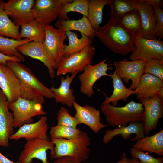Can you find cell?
<instances>
[{"mask_svg": "<svg viewBox=\"0 0 163 163\" xmlns=\"http://www.w3.org/2000/svg\"><path fill=\"white\" fill-rule=\"evenodd\" d=\"M94 36L115 54L126 55L135 49L134 37L116 18L110 17L105 24L94 31Z\"/></svg>", "mask_w": 163, "mask_h": 163, "instance_id": "6da1fadb", "label": "cell"}, {"mask_svg": "<svg viewBox=\"0 0 163 163\" xmlns=\"http://www.w3.org/2000/svg\"><path fill=\"white\" fill-rule=\"evenodd\" d=\"M6 64L13 70L20 81L21 97L35 101L42 104L45 102V97L54 98L50 88L40 82L30 69L20 62L11 61H8Z\"/></svg>", "mask_w": 163, "mask_h": 163, "instance_id": "7a4b0ae2", "label": "cell"}, {"mask_svg": "<svg viewBox=\"0 0 163 163\" xmlns=\"http://www.w3.org/2000/svg\"><path fill=\"white\" fill-rule=\"evenodd\" d=\"M101 110L108 125L126 126L130 123L142 122L144 107L141 103L132 100L122 107L114 106L110 104L101 106Z\"/></svg>", "mask_w": 163, "mask_h": 163, "instance_id": "3957f363", "label": "cell"}, {"mask_svg": "<svg viewBox=\"0 0 163 163\" xmlns=\"http://www.w3.org/2000/svg\"><path fill=\"white\" fill-rule=\"evenodd\" d=\"M54 144L55 158L64 156L74 158L80 162L89 157L91 143L87 133L82 131L77 136L71 139H57L51 140Z\"/></svg>", "mask_w": 163, "mask_h": 163, "instance_id": "277c9868", "label": "cell"}, {"mask_svg": "<svg viewBox=\"0 0 163 163\" xmlns=\"http://www.w3.org/2000/svg\"><path fill=\"white\" fill-rule=\"evenodd\" d=\"M8 107L12 112L15 128L32 123L34 121L33 118L34 117L46 114L43 109L42 104L35 101L21 97L14 102L9 103Z\"/></svg>", "mask_w": 163, "mask_h": 163, "instance_id": "5b68a950", "label": "cell"}, {"mask_svg": "<svg viewBox=\"0 0 163 163\" xmlns=\"http://www.w3.org/2000/svg\"><path fill=\"white\" fill-rule=\"evenodd\" d=\"M95 50V47L91 45L68 57H63L57 64L56 75L83 72L85 67L91 64Z\"/></svg>", "mask_w": 163, "mask_h": 163, "instance_id": "8992f818", "label": "cell"}, {"mask_svg": "<svg viewBox=\"0 0 163 163\" xmlns=\"http://www.w3.org/2000/svg\"><path fill=\"white\" fill-rule=\"evenodd\" d=\"M50 150V157L55 158L54 144L49 139H34L27 140L21 152L17 163H33L37 158L42 163H49L47 151Z\"/></svg>", "mask_w": 163, "mask_h": 163, "instance_id": "52a82bcc", "label": "cell"}, {"mask_svg": "<svg viewBox=\"0 0 163 163\" xmlns=\"http://www.w3.org/2000/svg\"><path fill=\"white\" fill-rule=\"evenodd\" d=\"M144 107L143 118L144 134L147 136L157 128L159 119L163 117V96L157 94L140 100Z\"/></svg>", "mask_w": 163, "mask_h": 163, "instance_id": "ba28073f", "label": "cell"}, {"mask_svg": "<svg viewBox=\"0 0 163 163\" xmlns=\"http://www.w3.org/2000/svg\"><path fill=\"white\" fill-rule=\"evenodd\" d=\"M72 0H37L33 7L34 20L44 28L58 18L63 5Z\"/></svg>", "mask_w": 163, "mask_h": 163, "instance_id": "9c48e42d", "label": "cell"}, {"mask_svg": "<svg viewBox=\"0 0 163 163\" xmlns=\"http://www.w3.org/2000/svg\"><path fill=\"white\" fill-rule=\"evenodd\" d=\"M146 60L143 59L129 61L124 59L113 62L115 67L114 72L116 75L126 84L131 80L132 83L129 88L134 90L140 79L144 73Z\"/></svg>", "mask_w": 163, "mask_h": 163, "instance_id": "30bf717a", "label": "cell"}, {"mask_svg": "<svg viewBox=\"0 0 163 163\" xmlns=\"http://www.w3.org/2000/svg\"><path fill=\"white\" fill-rule=\"evenodd\" d=\"M135 49L129 56L131 60L146 61L153 59L163 60V41L148 39L140 37H133Z\"/></svg>", "mask_w": 163, "mask_h": 163, "instance_id": "8fae6325", "label": "cell"}, {"mask_svg": "<svg viewBox=\"0 0 163 163\" xmlns=\"http://www.w3.org/2000/svg\"><path fill=\"white\" fill-rule=\"evenodd\" d=\"M104 59L95 65L90 64L87 66L79 76L80 82V92L88 97H91L94 94L93 86L95 82L104 76H110L107 73L108 70L112 68L109 67Z\"/></svg>", "mask_w": 163, "mask_h": 163, "instance_id": "7c38bea8", "label": "cell"}, {"mask_svg": "<svg viewBox=\"0 0 163 163\" xmlns=\"http://www.w3.org/2000/svg\"><path fill=\"white\" fill-rule=\"evenodd\" d=\"M44 30V47L57 65L64 57V41L67 37L66 32L50 24L45 26Z\"/></svg>", "mask_w": 163, "mask_h": 163, "instance_id": "4fadbf2b", "label": "cell"}, {"mask_svg": "<svg viewBox=\"0 0 163 163\" xmlns=\"http://www.w3.org/2000/svg\"><path fill=\"white\" fill-rule=\"evenodd\" d=\"M34 0H9L3 4L4 8L14 23L19 26L34 20Z\"/></svg>", "mask_w": 163, "mask_h": 163, "instance_id": "5bb4252c", "label": "cell"}, {"mask_svg": "<svg viewBox=\"0 0 163 163\" xmlns=\"http://www.w3.org/2000/svg\"><path fill=\"white\" fill-rule=\"evenodd\" d=\"M0 88L9 103L21 97L20 81L13 70L6 64L0 63Z\"/></svg>", "mask_w": 163, "mask_h": 163, "instance_id": "9a60e30c", "label": "cell"}, {"mask_svg": "<svg viewBox=\"0 0 163 163\" xmlns=\"http://www.w3.org/2000/svg\"><path fill=\"white\" fill-rule=\"evenodd\" d=\"M17 49L21 54L42 62L47 68L50 77L52 79L54 77L57 65L47 52L43 43L30 41L22 44Z\"/></svg>", "mask_w": 163, "mask_h": 163, "instance_id": "2e32d148", "label": "cell"}, {"mask_svg": "<svg viewBox=\"0 0 163 163\" xmlns=\"http://www.w3.org/2000/svg\"><path fill=\"white\" fill-rule=\"evenodd\" d=\"M73 106L76 111L74 117L80 124L86 125L94 133H98L101 129L108 125L101 122L100 112L95 107L88 104L81 106L75 101L73 102Z\"/></svg>", "mask_w": 163, "mask_h": 163, "instance_id": "e0dca14e", "label": "cell"}, {"mask_svg": "<svg viewBox=\"0 0 163 163\" xmlns=\"http://www.w3.org/2000/svg\"><path fill=\"white\" fill-rule=\"evenodd\" d=\"M9 102L0 88V146L7 147L14 133V118L9 110Z\"/></svg>", "mask_w": 163, "mask_h": 163, "instance_id": "ac0fdd59", "label": "cell"}, {"mask_svg": "<svg viewBox=\"0 0 163 163\" xmlns=\"http://www.w3.org/2000/svg\"><path fill=\"white\" fill-rule=\"evenodd\" d=\"M47 117L44 116L37 122L24 124L10 137V140L24 138L26 141L34 139H49L47 135Z\"/></svg>", "mask_w": 163, "mask_h": 163, "instance_id": "d6986e66", "label": "cell"}, {"mask_svg": "<svg viewBox=\"0 0 163 163\" xmlns=\"http://www.w3.org/2000/svg\"><path fill=\"white\" fill-rule=\"evenodd\" d=\"M135 90L139 100L157 94L163 96V81L153 75L144 73Z\"/></svg>", "mask_w": 163, "mask_h": 163, "instance_id": "ffe728a7", "label": "cell"}, {"mask_svg": "<svg viewBox=\"0 0 163 163\" xmlns=\"http://www.w3.org/2000/svg\"><path fill=\"white\" fill-rule=\"evenodd\" d=\"M129 125L116 127L113 129L106 130L103 138V142L105 144H107L115 136L120 135L125 140L131 138L132 134H136L133 138H131L130 141H137L144 137V134L143 124L142 122L130 123Z\"/></svg>", "mask_w": 163, "mask_h": 163, "instance_id": "44dd1931", "label": "cell"}, {"mask_svg": "<svg viewBox=\"0 0 163 163\" xmlns=\"http://www.w3.org/2000/svg\"><path fill=\"white\" fill-rule=\"evenodd\" d=\"M139 10L141 25L140 37L148 39L158 37L155 30V21L153 7L148 5L140 3Z\"/></svg>", "mask_w": 163, "mask_h": 163, "instance_id": "7402d4cb", "label": "cell"}, {"mask_svg": "<svg viewBox=\"0 0 163 163\" xmlns=\"http://www.w3.org/2000/svg\"><path fill=\"white\" fill-rule=\"evenodd\" d=\"M78 74L75 73L71 76L67 75L65 78L63 76L60 77L61 82L59 87L56 88L53 86L50 89L53 93L54 98L56 103H60L66 105L68 107L73 106V102L75 98L73 94V88H71V84L75 77Z\"/></svg>", "mask_w": 163, "mask_h": 163, "instance_id": "603a6c76", "label": "cell"}, {"mask_svg": "<svg viewBox=\"0 0 163 163\" xmlns=\"http://www.w3.org/2000/svg\"><path fill=\"white\" fill-rule=\"evenodd\" d=\"M55 25L57 28L65 32L77 30L92 40L94 37V30L88 18L84 16L76 20L59 19Z\"/></svg>", "mask_w": 163, "mask_h": 163, "instance_id": "cb8c5ba5", "label": "cell"}, {"mask_svg": "<svg viewBox=\"0 0 163 163\" xmlns=\"http://www.w3.org/2000/svg\"><path fill=\"white\" fill-rule=\"evenodd\" d=\"M110 77L112 80L113 91L110 97H107L105 95V98L102 104L111 103L112 105L117 106L119 101L122 100L126 102L127 99L130 95H136V90L126 88L122 79L116 75L114 71L110 75Z\"/></svg>", "mask_w": 163, "mask_h": 163, "instance_id": "d4e9b609", "label": "cell"}, {"mask_svg": "<svg viewBox=\"0 0 163 163\" xmlns=\"http://www.w3.org/2000/svg\"><path fill=\"white\" fill-rule=\"evenodd\" d=\"M133 147L150 153L163 156V130L150 136H146L137 141Z\"/></svg>", "mask_w": 163, "mask_h": 163, "instance_id": "484cf974", "label": "cell"}, {"mask_svg": "<svg viewBox=\"0 0 163 163\" xmlns=\"http://www.w3.org/2000/svg\"><path fill=\"white\" fill-rule=\"evenodd\" d=\"M69 41L68 45L65 44L64 51V57H67L72 54L83 50L86 47L91 45L93 40L81 34L79 38L75 32L69 31L66 32Z\"/></svg>", "mask_w": 163, "mask_h": 163, "instance_id": "4316f807", "label": "cell"}, {"mask_svg": "<svg viewBox=\"0 0 163 163\" xmlns=\"http://www.w3.org/2000/svg\"><path fill=\"white\" fill-rule=\"evenodd\" d=\"M4 1L0 0V35L17 40L22 39L20 36V26L12 21L4 8Z\"/></svg>", "mask_w": 163, "mask_h": 163, "instance_id": "83f0119b", "label": "cell"}, {"mask_svg": "<svg viewBox=\"0 0 163 163\" xmlns=\"http://www.w3.org/2000/svg\"><path fill=\"white\" fill-rule=\"evenodd\" d=\"M133 37H140L141 25L138 8L116 18Z\"/></svg>", "mask_w": 163, "mask_h": 163, "instance_id": "f1b7e54d", "label": "cell"}, {"mask_svg": "<svg viewBox=\"0 0 163 163\" xmlns=\"http://www.w3.org/2000/svg\"><path fill=\"white\" fill-rule=\"evenodd\" d=\"M109 4V0H90L87 18L95 31L100 27L103 20V10L104 6Z\"/></svg>", "mask_w": 163, "mask_h": 163, "instance_id": "f546056e", "label": "cell"}, {"mask_svg": "<svg viewBox=\"0 0 163 163\" xmlns=\"http://www.w3.org/2000/svg\"><path fill=\"white\" fill-rule=\"evenodd\" d=\"M32 41V40L27 38L21 40L9 39L0 35V52L8 56H17L24 61L25 60L24 57L17 48L22 44Z\"/></svg>", "mask_w": 163, "mask_h": 163, "instance_id": "4dcf8cb0", "label": "cell"}, {"mask_svg": "<svg viewBox=\"0 0 163 163\" xmlns=\"http://www.w3.org/2000/svg\"><path fill=\"white\" fill-rule=\"evenodd\" d=\"M21 26L20 36L21 38H24L32 40L34 42L43 43L45 36L44 28L34 20Z\"/></svg>", "mask_w": 163, "mask_h": 163, "instance_id": "1f68e13d", "label": "cell"}, {"mask_svg": "<svg viewBox=\"0 0 163 163\" xmlns=\"http://www.w3.org/2000/svg\"><path fill=\"white\" fill-rule=\"evenodd\" d=\"M138 0H109L110 17L117 18L137 8Z\"/></svg>", "mask_w": 163, "mask_h": 163, "instance_id": "d6a6232c", "label": "cell"}, {"mask_svg": "<svg viewBox=\"0 0 163 163\" xmlns=\"http://www.w3.org/2000/svg\"><path fill=\"white\" fill-rule=\"evenodd\" d=\"M89 0H73L70 2L64 4L58 17L60 19L69 20L70 18L67 14L70 12H77L83 16L88 17L89 3Z\"/></svg>", "mask_w": 163, "mask_h": 163, "instance_id": "836d02e7", "label": "cell"}, {"mask_svg": "<svg viewBox=\"0 0 163 163\" xmlns=\"http://www.w3.org/2000/svg\"><path fill=\"white\" fill-rule=\"evenodd\" d=\"M82 131L78 128L57 125L51 127L50 134L51 140L62 139H69L75 138Z\"/></svg>", "mask_w": 163, "mask_h": 163, "instance_id": "e575fe53", "label": "cell"}, {"mask_svg": "<svg viewBox=\"0 0 163 163\" xmlns=\"http://www.w3.org/2000/svg\"><path fill=\"white\" fill-rule=\"evenodd\" d=\"M144 73L153 75L163 81V60L153 59L146 61Z\"/></svg>", "mask_w": 163, "mask_h": 163, "instance_id": "d590c367", "label": "cell"}, {"mask_svg": "<svg viewBox=\"0 0 163 163\" xmlns=\"http://www.w3.org/2000/svg\"><path fill=\"white\" fill-rule=\"evenodd\" d=\"M57 120L58 125L75 128L80 124L78 120L70 114L68 109L63 107H61L58 112Z\"/></svg>", "mask_w": 163, "mask_h": 163, "instance_id": "8d00e7d4", "label": "cell"}, {"mask_svg": "<svg viewBox=\"0 0 163 163\" xmlns=\"http://www.w3.org/2000/svg\"><path fill=\"white\" fill-rule=\"evenodd\" d=\"M129 152L133 158L139 160L140 163H163V157L155 158L149 155L148 152L139 150L133 147L130 148Z\"/></svg>", "mask_w": 163, "mask_h": 163, "instance_id": "74e56055", "label": "cell"}, {"mask_svg": "<svg viewBox=\"0 0 163 163\" xmlns=\"http://www.w3.org/2000/svg\"><path fill=\"white\" fill-rule=\"evenodd\" d=\"M155 21V30L158 37L163 38V10L160 8L153 7Z\"/></svg>", "mask_w": 163, "mask_h": 163, "instance_id": "f35d334b", "label": "cell"}, {"mask_svg": "<svg viewBox=\"0 0 163 163\" xmlns=\"http://www.w3.org/2000/svg\"><path fill=\"white\" fill-rule=\"evenodd\" d=\"M77 159L69 156L58 158L53 163H81Z\"/></svg>", "mask_w": 163, "mask_h": 163, "instance_id": "ab89813d", "label": "cell"}, {"mask_svg": "<svg viewBox=\"0 0 163 163\" xmlns=\"http://www.w3.org/2000/svg\"><path fill=\"white\" fill-rule=\"evenodd\" d=\"M139 3H142L148 5L152 7L161 8L163 6L162 0H138Z\"/></svg>", "mask_w": 163, "mask_h": 163, "instance_id": "60d3db41", "label": "cell"}, {"mask_svg": "<svg viewBox=\"0 0 163 163\" xmlns=\"http://www.w3.org/2000/svg\"><path fill=\"white\" fill-rule=\"evenodd\" d=\"M9 61L19 62L20 59L17 56H8L0 52V63L6 64L7 62Z\"/></svg>", "mask_w": 163, "mask_h": 163, "instance_id": "b9f144b4", "label": "cell"}, {"mask_svg": "<svg viewBox=\"0 0 163 163\" xmlns=\"http://www.w3.org/2000/svg\"><path fill=\"white\" fill-rule=\"evenodd\" d=\"M113 163H140L139 160L136 158H128L126 153H123L121 156L120 160L116 162Z\"/></svg>", "mask_w": 163, "mask_h": 163, "instance_id": "7bdbcfd3", "label": "cell"}, {"mask_svg": "<svg viewBox=\"0 0 163 163\" xmlns=\"http://www.w3.org/2000/svg\"><path fill=\"white\" fill-rule=\"evenodd\" d=\"M0 163H14L8 158L0 152Z\"/></svg>", "mask_w": 163, "mask_h": 163, "instance_id": "ee69618b", "label": "cell"}]
</instances>
